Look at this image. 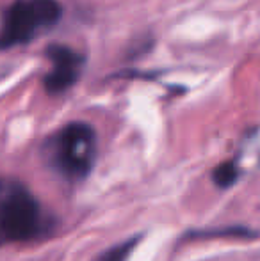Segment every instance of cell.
Instances as JSON below:
<instances>
[{
  "instance_id": "obj_1",
  "label": "cell",
  "mask_w": 260,
  "mask_h": 261,
  "mask_svg": "<svg viewBox=\"0 0 260 261\" xmlns=\"http://www.w3.org/2000/svg\"><path fill=\"white\" fill-rule=\"evenodd\" d=\"M46 164L68 181H80L97 160V134L87 123L75 121L57 130L43 146Z\"/></svg>"
},
{
  "instance_id": "obj_2",
  "label": "cell",
  "mask_w": 260,
  "mask_h": 261,
  "mask_svg": "<svg viewBox=\"0 0 260 261\" xmlns=\"http://www.w3.org/2000/svg\"><path fill=\"white\" fill-rule=\"evenodd\" d=\"M45 229L39 201L14 178H0V245L38 238Z\"/></svg>"
},
{
  "instance_id": "obj_3",
  "label": "cell",
  "mask_w": 260,
  "mask_h": 261,
  "mask_svg": "<svg viewBox=\"0 0 260 261\" xmlns=\"http://www.w3.org/2000/svg\"><path fill=\"white\" fill-rule=\"evenodd\" d=\"M63 16L59 0H13L2 14L0 50L34 41L52 31Z\"/></svg>"
},
{
  "instance_id": "obj_4",
  "label": "cell",
  "mask_w": 260,
  "mask_h": 261,
  "mask_svg": "<svg viewBox=\"0 0 260 261\" xmlns=\"http://www.w3.org/2000/svg\"><path fill=\"white\" fill-rule=\"evenodd\" d=\"M46 57L52 64V69L43 79L46 93L59 94L75 86L82 73V55L66 45H50L46 48Z\"/></svg>"
},
{
  "instance_id": "obj_5",
  "label": "cell",
  "mask_w": 260,
  "mask_h": 261,
  "mask_svg": "<svg viewBox=\"0 0 260 261\" xmlns=\"http://www.w3.org/2000/svg\"><path fill=\"white\" fill-rule=\"evenodd\" d=\"M139 240H141V237L135 234V237L129 238V240H125V242H122V244L104 251L100 256L94 258V261H127L130 258L132 252H134L135 245L139 244Z\"/></svg>"
},
{
  "instance_id": "obj_6",
  "label": "cell",
  "mask_w": 260,
  "mask_h": 261,
  "mask_svg": "<svg viewBox=\"0 0 260 261\" xmlns=\"http://www.w3.org/2000/svg\"><path fill=\"white\" fill-rule=\"evenodd\" d=\"M239 178V169H237L235 162H225V164L218 165L212 172V179L218 187L221 189H228Z\"/></svg>"
}]
</instances>
